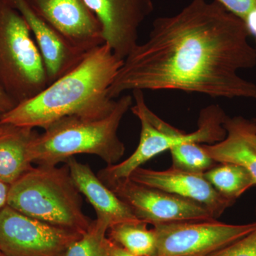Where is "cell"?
<instances>
[{"mask_svg":"<svg viewBox=\"0 0 256 256\" xmlns=\"http://www.w3.org/2000/svg\"><path fill=\"white\" fill-rule=\"evenodd\" d=\"M245 22L218 0H192L153 22L148 40L124 60L108 90H178L212 98L256 99V84L238 72L256 66Z\"/></svg>","mask_w":256,"mask_h":256,"instance_id":"1","label":"cell"},{"mask_svg":"<svg viewBox=\"0 0 256 256\" xmlns=\"http://www.w3.org/2000/svg\"><path fill=\"white\" fill-rule=\"evenodd\" d=\"M122 63L108 45L96 47L73 70L2 114L0 122L45 129L68 116L105 117L117 102L109 97L108 90Z\"/></svg>","mask_w":256,"mask_h":256,"instance_id":"2","label":"cell"},{"mask_svg":"<svg viewBox=\"0 0 256 256\" xmlns=\"http://www.w3.org/2000/svg\"><path fill=\"white\" fill-rule=\"evenodd\" d=\"M133 104L132 96L117 100L114 110L100 118L68 116L45 128L34 137L28 146L32 164L56 166L76 154L98 156L108 164L119 162L126 152L118 130Z\"/></svg>","mask_w":256,"mask_h":256,"instance_id":"3","label":"cell"},{"mask_svg":"<svg viewBox=\"0 0 256 256\" xmlns=\"http://www.w3.org/2000/svg\"><path fill=\"white\" fill-rule=\"evenodd\" d=\"M66 164L38 165L10 185L8 206L44 223L82 234L92 222Z\"/></svg>","mask_w":256,"mask_h":256,"instance_id":"4","label":"cell"},{"mask_svg":"<svg viewBox=\"0 0 256 256\" xmlns=\"http://www.w3.org/2000/svg\"><path fill=\"white\" fill-rule=\"evenodd\" d=\"M132 94L134 104L130 110L141 124L139 144L127 159L100 170L98 176L105 184L129 178L134 170L146 162L180 143L213 144L223 140L226 136L224 122L227 116L220 106H210L204 108L200 112L197 130L186 133L152 112L146 105L142 90H134Z\"/></svg>","mask_w":256,"mask_h":256,"instance_id":"5","label":"cell"},{"mask_svg":"<svg viewBox=\"0 0 256 256\" xmlns=\"http://www.w3.org/2000/svg\"><path fill=\"white\" fill-rule=\"evenodd\" d=\"M48 85L43 58L30 26L6 0H0V87L18 105Z\"/></svg>","mask_w":256,"mask_h":256,"instance_id":"6","label":"cell"},{"mask_svg":"<svg viewBox=\"0 0 256 256\" xmlns=\"http://www.w3.org/2000/svg\"><path fill=\"white\" fill-rule=\"evenodd\" d=\"M256 228V222L228 224L216 220L153 226L156 256H210Z\"/></svg>","mask_w":256,"mask_h":256,"instance_id":"7","label":"cell"},{"mask_svg":"<svg viewBox=\"0 0 256 256\" xmlns=\"http://www.w3.org/2000/svg\"><path fill=\"white\" fill-rule=\"evenodd\" d=\"M82 235L24 215L8 205L0 210V252L6 256H64Z\"/></svg>","mask_w":256,"mask_h":256,"instance_id":"8","label":"cell"},{"mask_svg":"<svg viewBox=\"0 0 256 256\" xmlns=\"http://www.w3.org/2000/svg\"><path fill=\"white\" fill-rule=\"evenodd\" d=\"M106 185L128 205L138 220L148 224L216 220L206 207L197 202L140 184L130 178Z\"/></svg>","mask_w":256,"mask_h":256,"instance_id":"9","label":"cell"},{"mask_svg":"<svg viewBox=\"0 0 256 256\" xmlns=\"http://www.w3.org/2000/svg\"><path fill=\"white\" fill-rule=\"evenodd\" d=\"M102 28L106 44L124 60L138 44L143 22L154 11L152 0H84Z\"/></svg>","mask_w":256,"mask_h":256,"instance_id":"10","label":"cell"},{"mask_svg":"<svg viewBox=\"0 0 256 256\" xmlns=\"http://www.w3.org/2000/svg\"><path fill=\"white\" fill-rule=\"evenodd\" d=\"M76 46L89 52L105 44L98 20L84 0H24Z\"/></svg>","mask_w":256,"mask_h":256,"instance_id":"11","label":"cell"},{"mask_svg":"<svg viewBox=\"0 0 256 256\" xmlns=\"http://www.w3.org/2000/svg\"><path fill=\"white\" fill-rule=\"evenodd\" d=\"M129 178L140 184L197 202L206 207L216 220L236 202L220 195L202 173L190 172L172 166L163 171L141 166Z\"/></svg>","mask_w":256,"mask_h":256,"instance_id":"12","label":"cell"},{"mask_svg":"<svg viewBox=\"0 0 256 256\" xmlns=\"http://www.w3.org/2000/svg\"><path fill=\"white\" fill-rule=\"evenodd\" d=\"M24 18L41 53L48 85L77 66L88 52L69 41L28 6L24 0H6Z\"/></svg>","mask_w":256,"mask_h":256,"instance_id":"13","label":"cell"},{"mask_svg":"<svg viewBox=\"0 0 256 256\" xmlns=\"http://www.w3.org/2000/svg\"><path fill=\"white\" fill-rule=\"evenodd\" d=\"M66 164L76 188L96 210V218L114 224L139 220L132 210L108 186L94 174L88 164L74 158H69Z\"/></svg>","mask_w":256,"mask_h":256,"instance_id":"14","label":"cell"},{"mask_svg":"<svg viewBox=\"0 0 256 256\" xmlns=\"http://www.w3.org/2000/svg\"><path fill=\"white\" fill-rule=\"evenodd\" d=\"M34 129L5 124L0 130V182L12 184L33 168L28 156Z\"/></svg>","mask_w":256,"mask_h":256,"instance_id":"15","label":"cell"},{"mask_svg":"<svg viewBox=\"0 0 256 256\" xmlns=\"http://www.w3.org/2000/svg\"><path fill=\"white\" fill-rule=\"evenodd\" d=\"M226 136L213 144H203L206 152L216 163H235L244 166L256 180V152L248 144L227 116L224 122Z\"/></svg>","mask_w":256,"mask_h":256,"instance_id":"16","label":"cell"},{"mask_svg":"<svg viewBox=\"0 0 256 256\" xmlns=\"http://www.w3.org/2000/svg\"><path fill=\"white\" fill-rule=\"evenodd\" d=\"M204 176L220 195L236 202L245 192L256 186V180L244 166L235 163H218Z\"/></svg>","mask_w":256,"mask_h":256,"instance_id":"17","label":"cell"},{"mask_svg":"<svg viewBox=\"0 0 256 256\" xmlns=\"http://www.w3.org/2000/svg\"><path fill=\"white\" fill-rule=\"evenodd\" d=\"M142 220L114 224L108 233L109 238L138 256H156L158 242L154 229Z\"/></svg>","mask_w":256,"mask_h":256,"instance_id":"18","label":"cell"},{"mask_svg":"<svg viewBox=\"0 0 256 256\" xmlns=\"http://www.w3.org/2000/svg\"><path fill=\"white\" fill-rule=\"evenodd\" d=\"M108 222L96 218L85 233L70 244L64 256H109Z\"/></svg>","mask_w":256,"mask_h":256,"instance_id":"19","label":"cell"},{"mask_svg":"<svg viewBox=\"0 0 256 256\" xmlns=\"http://www.w3.org/2000/svg\"><path fill=\"white\" fill-rule=\"evenodd\" d=\"M172 168L204 174L216 165V162L206 152L203 144L188 142L180 143L170 150Z\"/></svg>","mask_w":256,"mask_h":256,"instance_id":"20","label":"cell"},{"mask_svg":"<svg viewBox=\"0 0 256 256\" xmlns=\"http://www.w3.org/2000/svg\"><path fill=\"white\" fill-rule=\"evenodd\" d=\"M210 256H256V228Z\"/></svg>","mask_w":256,"mask_h":256,"instance_id":"21","label":"cell"},{"mask_svg":"<svg viewBox=\"0 0 256 256\" xmlns=\"http://www.w3.org/2000/svg\"><path fill=\"white\" fill-rule=\"evenodd\" d=\"M226 9L245 21L250 13L256 11V0H218Z\"/></svg>","mask_w":256,"mask_h":256,"instance_id":"22","label":"cell"},{"mask_svg":"<svg viewBox=\"0 0 256 256\" xmlns=\"http://www.w3.org/2000/svg\"><path fill=\"white\" fill-rule=\"evenodd\" d=\"M230 121L250 148L256 152V122L242 116L230 118Z\"/></svg>","mask_w":256,"mask_h":256,"instance_id":"23","label":"cell"},{"mask_svg":"<svg viewBox=\"0 0 256 256\" xmlns=\"http://www.w3.org/2000/svg\"><path fill=\"white\" fill-rule=\"evenodd\" d=\"M16 104L0 87V117L14 108Z\"/></svg>","mask_w":256,"mask_h":256,"instance_id":"24","label":"cell"},{"mask_svg":"<svg viewBox=\"0 0 256 256\" xmlns=\"http://www.w3.org/2000/svg\"><path fill=\"white\" fill-rule=\"evenodd\" d=\"M109 256H138L128 252L124 247L112 242L109 238L108 242Z\"/></svg>","mask_w":256,"mask_h":256,"instance_id":"25","label":"cell"},{"mask_svg":"<svg viewBox=\"0 0 256 256\" xmlns=\"http://www.w3.org/2000/svg\"><path fill=\"white\" fill-rule=\"evenodd\" d=\"M10 185L0 182V210L8 205Z\"/></svg>","mask_w":256,"mask_h":256,"instance_id":"26","label":"cell"},{"mask_svg":"<svg viewBox=\"0 0 256 256\" xmlns=\"http://www.w3.org/2000/svg\"><path fill=\"white\" fill-rule=\"evenodd\" d=\"M244 22L246 25V28L249 33H250V36H254L256 40V11L250 13L246 18Z\"/></svg>","mask_w":256,"mask_h":256,"instance_id":"27","label":"cell"},{"mask_svg":"<svg viewBox=\"0 0 256 256\" xmlns=\"http://www.w3.org/2000/svg\"><path fill=\"white\" fill-rule=\"evenodd\" d=\"M4 124H1L0 122V130H1L3 128H4Z\"/></svg>","mask_w":256,"mask_h":256,"instance_id":"28","label":"cell"},{"mask_svg":"<svg viewBox=\"0 0 256 256\" xmlns=\"http://www.w3.org/2000/svg\"><path fill=\"white\" fill-rule=\"evenodd\" d=\"M0 256H6L4 255V254H3L2 252H0Z\"/></svg>","mask_w":256,"mask_h":256,"instance_id":"29","label":"cell"},{"mask_svg":"<svg viewBox=\"0 0 256 256\" xmlns=\"http://www.w3.org/2000/svg\"><path fill=\"white\" fill-rule=\"evenodd\" d=\"M255 50H256V46H255Z\"/></svg>","mask_w":256,"mask_h":256,"instance_id":"30","label":"cell"},{"mask_svg":"<svg viewBox=\"0 0 256 256\" xmlns=\"http://www.w3.org/2000/svg\"><path fill=\"white\" fill-rule=\"evenodd\" d=\"M254 120L256 121V119H254Z\"/></svg>","mask_w":256,"mask_h":256,"instance_id":"31","label":"cell"}]
</instances>
